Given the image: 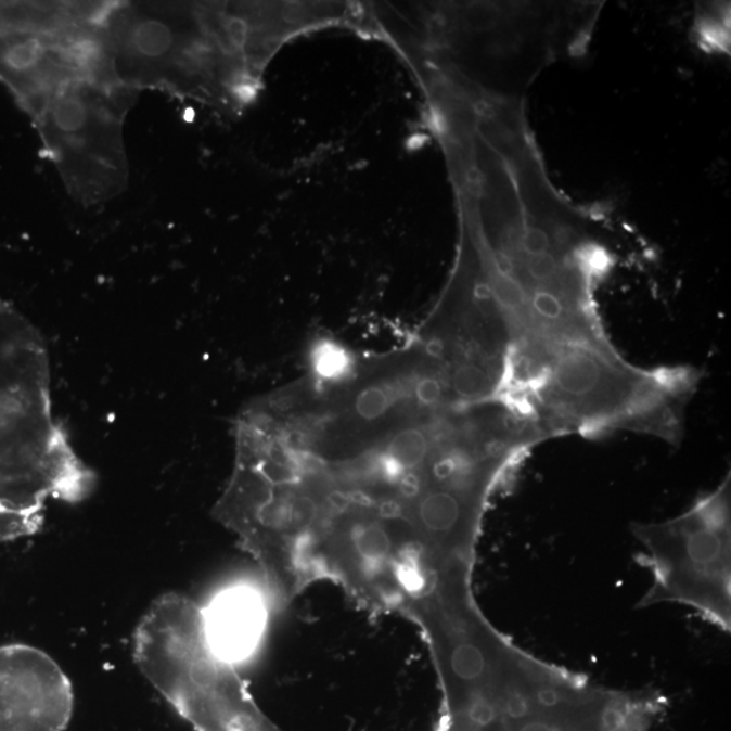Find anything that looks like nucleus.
I'll return each instance as SVG.
<instances>
[{
  "label": "nucleus",
  "mask_w": 731,
  "mask_h": 731,
  "mask_svg": "<svg viewBox=\"0 0 731 731\" xmlns=\"http://www.w3.org/2000/svg\"><path fill=\"white\" fill-rule=\"evenodd\" d=\"M73 713V684L49 654L0 646V731H64Z\"/></svg>",
  "instance_id": "obj_6"
},
{
  "label": "nucleus",
  "mask_w": 731,
  "mask_h": 731,
  "mask_svg": "<svg viewBox=\"0 0 731 731\" xmlns=\"http://www.w3.org/2000/svg\"><path fill=\"white\" fill-rule=\"evenodd\" d=\"M133 649L140 672L195 731H282L236 667L211 651L201 607L184 594L166 593L151 604Z\"/></svg>",
  "instance_id": "obj_3"
},
{
  "label": "nucleus",
  "mask_w": 731,
  "mask_h": 731,
  "mask_svg": "<svg viewBox=\"0 0 731 731\" xmlns=\"http://www.w3.org/2000/svg\"><path fill=\"white\" fill-rule=\"evenodd\" d=\"M424 52L476 49L477 67L454 78L487 94L525 100L533 81L591 37L602 5L594 2L441 4Z\"/></svg>",
  "instance_id": "obj_2"
},
{
  "label": "nucleus",
  "mask_w": 731,
  "mask_h": 731,
  "mask_svg": "<svg viewBox=\"0 0 731 731\" xmlns=\"http://www.w3.org/2000/svg\"><path fill=\"white\" fill-rule=\"evenodd\" d=\"M304 3H105L103 41L114 79L236 111L293 36L312 29Z\"/></svg>",
  "instance_id": "obj_1"
},
{
  "label": "nucleus",
  "mask_w": 731,
  "mask_h": 731,
  "mask_svg": "<svg viewBox=\"0 0 731 731\" xmlns=\"http://www.w3.org/2000/svg\"><path fill=\"white\" fill-rule=\"evenodd\" d=\"M134 97L112 81L80 80L36 113L65 188L84 205L102 204L127 189L124 125Z\"/></svg>",
  "instance_id": "obj_5"
},
{
  "label": "nucleus",
  "mask_w": 731,
  "mask_h": 731,
  "mask_svg": "<svg viewBox=\"0 0 731 731\" xmlns=\"http://www.w3.org/2000/svg\"><path fill=\"white\" fill-rule=\"evenodd\" d=\"M270 607L265 589L255 583L234 582L213 594L201 618L216 656L233 667L249 662L265 640Z\"/></svg>",
  "instance_id": "obj_7"
},
{
  "label": "nucleus",
  "mask_w": 731,
  "mask_h": 731,
  "mask_svg": "<svg viewBox=\"0 0 731 731\" xmlns=\"http://www.w3.org/2000/svg\"><path fill=\"white\" fill-rule=\"evenodd\" d=\"M652 587L640 607L683 604L731 630V477L672 520L634 523Z\"/></svg>",
  "instance_id": "obj_4"
}]
</instances>
